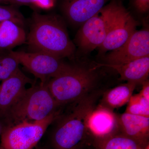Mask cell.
Returning <instances> with one entry per match:
<instances>
[{
  "mask_svg": "<svg viewBox=\"0 0 149 149\" xmlns=\"http://www.w3.org/2000/svg\"><path fill=\"white\" fill-rule=\"evenodd\" d=\"M97 67L104 66L114 70L119 74L120 80L142 84L148 80L149 74V56L119 65L97 63Z\"/></svg>",
  "mask_w": 149,
  "mask_h": 149,
  "instance_id": "4fadbf2b",
  "label": "cell"
},
{
  "mask_svg": "<svg viewBox=\"0 0 149 149\" xmlns=\"http://www.w3.org/2000/svg\"><path fill=\"white\" fill-rule=\"evenodd\" d=\"M101 95L100 91H93L74 102L72 111L61 118L52 133L53 149L83 148L88 132V118Z\"/></svg>",
  "mask_w": 149,
  "mask_h": 149,
  "instance_id": "7a4b0ae2",
  "label": "cell"
},
{
  "mask_svg": "<svg viewBox=\"0 0 149 149\" xmlns=\"http://www.w3.org/2000/svg\"><path fill=\"white\" fill-rule=\"evenodd\" d=\"M8 2L15 6L33 5V0H8Z\"/></svg>",
  "mask_w": 149,
  "mask_h": 149,
  "instance_id": "cb8c5ba5",
  "label": "cell"
},
{
  "mask_svg": "<svg viewBox=\"0 0 149 149\" xmlns=\"http://www.w3.org/2000/svg\"><path fill=\"white\" fill-rule=\"evenodd\" d=\"M58 114L56 111L43 120L24 121L5 128L1 136V147L5 149H34Z\"/></svg>",
  "mask_w": 149,
  "mask_h": 149,
  "instance_id": "5b68a950",
  "label": "cell"
},
{
  "mask_svg": "<svg viewBox=\"0 0 149 149\" xmlns=\"http://www.w3.org/2000/svg\"><path fill=\"white\" fill-rule=\"evenodd\" d=\"M112 111L100 106L91 113L88 128L94 137H103L118 131L117 116Z\"/></svg>",
  "mask_w": 149,
  "mask_h": 149,
  "instance_id": "5bb4252c",
  "label": "cell"
},
{
  "mask_svg": "<svg viewBox=\"0 0 149 149\" xmlns=\"http://www.w3.org/2000/svg\"><path fill=\"white\" fill-rule=\"evenodd\" d=\"M107 32V6L95 15L80 25L75 37L77 46L85 53L99 48L103 44Z\"/></svg>",
  "mask_w": 149,
  "mask_h": 149,
  "instance_id": "ba28073f",
  "label": "cell"
},
{
  "mask_svg": "<svg viewBox=\"0 0 149 149\" xmlns=\"http://www.w3.org/2000/svg\"><path fill=\"white\" fill-rule=\"evenodd\" d=\"M0 87H1V86H0Z\"/></svg>",
  "mask_w": 149,
  "mask_h": 149,
  "instance_id": "83f0119b",
  "label": "cell"
},
{
  "mask_svg": "<svg viewBox=\"0 0 149 149\" xmlns=\"http://www.w3.org/2000/svg\"><path fill=\"white\" fill-rule=\"evenodd\" d=\"M137 85L127 82L107 91L103 95L100 106L111 110L123 106L129 102Z\"/></svg>",
  "mask_w": 149,
  "mask_h": 149,
  "instance_id": "9a60e30c",
  "label": "cell"
},
{
  "mask_svg": "<svg viewBox=\"0 0 149 149\" xmlns=\"http://www.w3.org/2000/svg\"><path fill=\"white\" fill-rule=\"evenodd\" d=\"M32 19L26 40L32 52L49 54L62 59L74 54L75 46L59 17L35 12Z\"/></svg>",
  "mask_w": 149,
  "mask_h": 149,
  "instance_id": "6da1fadb",
  "label": "cell"
},
{
  "mask_svg": "<svg viewBox=\"0 0 149 149\" xmlns=\"http://www.w3.org/2000/svg\"><path fill=\"white\" fill-rule=\"evenodd\" d=\"M6 21L13 22L22 27L24 25V17L15 6L0 5V22Z\"/></svg>",
  "mask_w": 149,
  "mask_h": 149,
  "instance_id": "ffe728a7",
  "label": "cell"
},
{
  "mask_svg": "<svg viewBox=\"0 0 149 149\" xmlns=\"http://www.w3.org/2000/svg\"><path fill=\"white\" fill-rule=\"evenodd\" d=\"M97 68L70 65L65 71L48 81V89L59 106L76 101L93 91L97 80Z\"/></svg>",
  "mask_w": 149,
  "mask_h": 149,
  "instance_id": "3957f363",
  "label": "cell"
},
{
  "mask_svg": "<svg viewBox=\"0 0 149 149\" xmlns=\"http://www.w3.org/2000/svg\"><path fill=\"white\" fill-rule=\"evenodd\" d=\"M32 80L20 69L3 80L0 85V116H6L11 108L26 90V85Z\"/></svg>",
  "mask_w": 149,
  "mask_h": 149,
  "instance_id": "8fae6325",
  "label": "cell"
},
{
  "mask_svg": "<svg viewBox=\"0 0 149 149\" xmlns=\"http://www.w3.org/2000/svg\"><path fill=\"white\" fill-rule=\"evenodd\" d=\"M107 32L99 48L101 53L111 52L123 45L136 30L137 22L128 11L115 1L107 5Z\"/></svg>",
  "mask_w": 149,
  "mask_h": 149,
  "instance_id": "8992f818",
  "label": "cell"
},
{
  "mask_svg": "<svg viewBox=\"0 0 149 149\" xmlns=\"http://www.w3.org/2000/svg\"><path fill=\"white\" fill-rule=\"evenodd\" d=\"M26 40L23 27L13 22H0V49H12L25 42Z\"/></svg>",
  "mask_w": 149,
  "mask_h": 149,
  "instance_id": "e0dca14e",
  "label": "cell"
},
{
  "mask_svg": "<svg viewBox=\"0 0 149 149\" xmlns=\"http://www.w3.org/2000/svg\"><path fill=\"white\" fill-rule=\"evenodd\" d=\"M19 64L16 59L9 54L0 56V80H5L17 72L19 69Z\"/></svg>",
  "mask_w": 149,
  "mask_h": 149,
  "instance_id": "d6986e66",
  "label": "cell"
},
{
  "mask_svg": "<svg viewBox=\"0 0 149 149\" xmlns=\"http://www.w3.org/2000/svg\"><path fill=\"white\" fill-rule=\"evenodd\" d=\"M132 4L138 12L144 14L148 11L149 0H130Z\"/></svg>",
  "mask_w": 149,
  "mask_h": 149,
  "instance_id": "44dd1931",
  "label": "cell"
},
{
  "mask_svg": "<svg viewBox=\"0 0 149 149\" xmlns=\"http://www.w3.org/2000/svg\"><path fill=\"white\" fill-rule=\"evenodd\" d=\"M142 88L140 94L145 98L149 101V81L148 79L142 83Z\"/></svg>",
  "mask_w": 149,
  "mask_h": 149,
  "instance_id": "603a6c76",
  "label": "cell"
},
{
  "mask_svg": "<svg viewBox=\"0 0 149 149\" xmlns=\"http://www.w3.org/2000/svg\"></svg>",
  "mask_w": 149,
  "mask_h": 149,
  "instance_id": "f1b7e54d",
  "label": "cell"
},
{
  "mask_svg": "<svg viewBox=\"0 0 149 149\" xmlns=\"http://www.w3.org/2000/svg\"><path fill=\"white\" fill-rule=\"evenodd\" d=\"M109 0H63L62 12L68 20L74 25H81L95 15Z\"/></svg>",
  "mask_w": 149,
  "mask_h": 149,
  "instance_id": "30bf717a",
  "label": "cell"
},
{
  "mask_svg": "<svg viewBox=\"0 0 149 149\" xmlns=\"http://www.w3.org/2000/svg\"><path fill=\"white\" fill-rule=\"evenodd\" d=\"M59 107L47 83L26 89L6 117L15 124L24 121H38L55 112Z\"/></svg>",
  "mask_w": 149,
  "mask_h": 149,
  "instance_id": "277c9868",
  "label": "cell"
},
{
  "mask_svg": "<svg viewBox=\"0 0 149 149\" xmlns=\"http://www.w3.org/2000/svg\"><path fill=\"white\" fill-rule=\"evenodd\" d=\"M149 56V30H136L120 48L105 56V64L119 65Z\"/></svg>",
  "mask_w": 149,
  "mask_h": 149,
  "instance_id": "9c48e42d",
  "label": "cell"
},
{
  "mask_svg": "<svg viewBox=\"0 0 149 149\" xmlns=\"http://www.w3.org/2000/svg\"><path fill=\"white\" fill-rule=\"evenodd\" d=\"M9 54L40 79L42 83H47L64 72L70 66L63 61L62 59L44 53L10 51Z\"/></svg>",
  "mask_w": 149,
  "mask_h": 149,
  "instance_id": "52a82bcc",
  "label": "cell"
},
{
  "mask_svg": "<svg viewBox=\"0 0 149 149\" xmlns=\"http://www.w3.org/2000/svg\"><path fill=\"white\" fill-rule=\"evenodd\" d=\"M76 149H83V148H77Z\"/></svg>",
  "mask_w": 149,
  "mask_h": 149,
  "instance_id": "4316f807",
  "label": "cell"
},
{
  "mask_svg": "<svg viewBox=\"0 0 149 149\" xmlns=\"http://www.w3.org/2000/svg\"><path fill=\"white\" fill-rule=\"evenodd\" d=\"M93 145L97 149H145L147 146L117 131L103 136L94 137Z\"/></svg>",
  "mask_w": 149,
  "mask_h": 149,
  "instance_id": "2e32d148",
  "label": "cell"
},
{
  "mask_svg": "<svg viewBox=\"0 0 149 149\" xmlns=\"http://www.w3.org/2000/svg\"><path fill=\"white\" fill-rule=\"evenodd\" d=\"M33 5L43 9H51L54 5V0H33Z\"/></svg>",
  "mask_w": 149,
  "mask_h": 149,
  "instance_id": "7402d4cb",
  "label": "cell"
},
{
  "mask_svg": "<svg viewBox=\"0 0 149 149\" xmlns=\"http://www.w3.org/2000/svg\"><path fill=\"white\" fill-rule=\"evenodd\" d=\"M145 149H149V145H148V146H147L146 147V148H145Z\"/></svg>",
  "mask_w": 149,
  "mask_h": 149,
  "instance_id": "d4e9b609",
  "label": "cell"
},
{
  "mask_svg": "<svg viewBox=\"0 0 149 149\" xmlns=\"http://www.w3.org/2000/svg\"><path fill=\"white\" fill-rule=\"evenodd\" d=\"M118 131L147 146L148 145L149 117L127 113L117 116Z\"/></svg>",
  "mask_w": 149,
  "mask_h": 149,
  "instance_id": "7c38bea8",
  "label": "cell"
},
{
  "mask_svg": "<svg viewBox=\"0 0 149 149\" xmlns=\"http://www.w3.org/2000/svg\"><path fill=\"white\" fill-rule=\"evenodd\" d=\"M125 112L149 117V101L145 98L140 93L132 95L128 102Z\"/></svg>",
  "mask_w": 149,
  "mask_h": 149,
  "instance_id": "ac0fdd59",
  "label": "cell"
},
{
  "mask_svg": "<svg viewBox=\"0 0 149 149\" xmlns=\"http://www.w3.org/2000/svg\"><path fill=\"white\" fill-rule=\"evenodd\" d=\"M0 149H4L2 147H0Z\"/></svg>",
  "mask_w": 149,
  "mask_h": 149,
  "instance_id": "484cf974",
  "label": "cell"
}]
</instances>
